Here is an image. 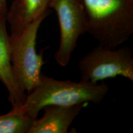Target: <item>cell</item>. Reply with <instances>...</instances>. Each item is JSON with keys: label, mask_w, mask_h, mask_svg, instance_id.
<instances>
[{"label": "cell", "mask_w": 133, "mask_h": 133, "mask_svg": "<svg viewBox=\"0 0 133 133\" xmlns=\"http://www.w3.org/2000/svg\"><path fill=\"white\" fill-rule=\"evenodd\" d=\"M33 119L20 109H12L7 114L0 115V133H28Z\"/></svg>", "instance_id": "9"}, {"label": "cell", "mask_w": 133, "mask_h": 133, "mask_svg": "<svg viewBox=\"0 0 133 133\" xmlns=\"http://www.w3.org/2000/svg\"><path fill=\"white\" fill-rule=\"evenodd\" d=\"M87 31L100 45L111 49L133 33V0H82Z\"/></svg>", "instance_id": "2"}, {"label": "cell", "mask_w": 133, "mask_h": 133, "mask_svg": "<svg viewBox=\"0 0 133 133\" xmlns=\"http://www.w3.org/2000/svg\"><path fill=\"white\" fill-rule=\"evenodd\" d=\"M109 87L105 83H92L57 80L41 74L40 81L26 96L24 104L19 108L33 120L37 118L39 111L48 105H72L92 102L99 104L107 95Z\"/></svg>", "instance_id": "1"}, {"label": "cell", "mask_w": 133, "mask_h": 133, "mask_svg": "<svg viewBox=\"0 0 133 133\" xmlns=\"http://www.w3.org/2000/svg\"><path fill=\"white\" fill-rule=\"evenodd\" d=\"M49 10L32 22L19 35H9V57L13 76L22 91L30 93L40 81L44 64L43 53L37 54L36 38L41 24L49 14Z\"/></svg>", "instance_id": "3"}, {"label": "cell", "mask_w": 133, "mask_h": 133, "mask_svg": "<svg viewBox=\"0 0 133 133\" xmlns=\"http://www.w3.org/2000/svg\"><path fill=\"white\" fill-rule=\"evenodd\" d=\"M81 80L92 83L122 76L133 81V59L130 48L111 49L99 44L78 64Z\"/></svg>", "instance_id": "4"}, {"label": "cell", "mask_w": 133, "mask_h": 133, "mask_svg": "<svg viewBox=\"0 0 133 133\" xmlns=\"http://www.w3.org/2000/svg\"><path fill=\"white\" fill-rule=\"evenodd\" d=\"M51 0H14L6 14L11 36L19 35L38 17L47 11Z\"/></svg>", "instance_id": "7"}, {"label": "cell", "mask_w": 133, "mask_h": 133, "mask_svg": "<svg viewBox=\"0 0 133 133\" xmlns=\"http://www.w3.org/2000/svg\"><path fill=\"white\" fill-rule=\"evenodd\" d=\"M6 16L0 17V80L9 92L12 109H19L25 101L26 95L20 89L13 76L9 57V34L6 30Z\"/></svg>", "instance_id": "8"}, {"label": "cell", "mask_w": 133, "mask_h": 133, "mask_svg": "<svg viewBox=\"0 0 133 133\" xmlns=\"http://www.w3.org/2000/svg\"><path fill=\"white\" fill-rule=\"evenodd\" d=\"M0 9L7 12V6H6V0H0Z\"/></svg>", "instance_id": "10"}, {"label": "cell", "mask_w": 133, "mask_h": 133, "mask_svg": "<svg viewBox=\"0 0 133 133\" xmlns=\"http://www.w3.org/2000/svg\"><path fill=\"white\" fill-rule=\"evenodd\" d=\"M6 14V12H5L4 11H3V10H1L0 9V17H1L3 16H5Z\"/></svg>", "instance_id": "11"}, {"label": "cell", "mask_w": 133, "mask_h": 133, "mask_svg": "<svg viewBox=\"0 0 133 133\" xmlns=\"http://www.w3.org/2000/svg\"><path fill=\"white\" fill-rule=\"evenodd\" d=\"M49 8L56 12L61 39L55 59L60 65L69 64L79 36L87 31V19L82 0H51Z\"/></svg>", "instance_id": "5"}, {"label": "cell", "mask_w": 133, "mask_h": 133, "mask_svg": "<svg viewBox=\"0 0 133 133\" xmlns=\"http://www.w3.org/2000/svg\"><path fill=\"white\" fill-rule=\"evenodd\" d=\"M83 104L72 105H48L42 109L44 115L33 121L28 133H66L71 124L79 115Z\"/></svg>", "instance_id": "6"}]
</instances>
